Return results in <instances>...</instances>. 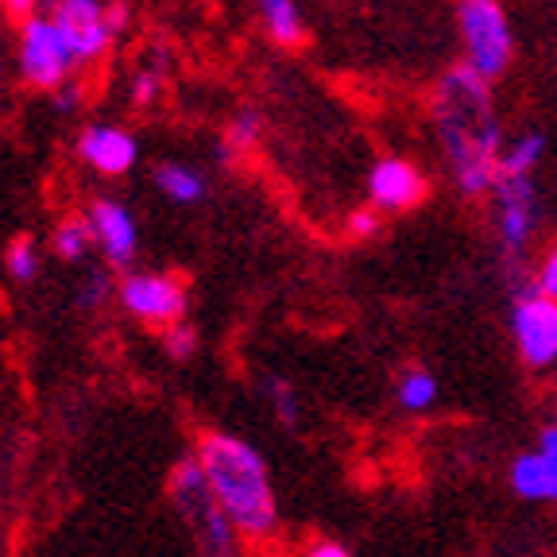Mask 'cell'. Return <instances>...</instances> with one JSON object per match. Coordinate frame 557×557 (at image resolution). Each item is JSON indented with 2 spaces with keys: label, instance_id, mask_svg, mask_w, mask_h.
Returning <instances> with one entry per match:
<instances>
[{
  "label": "cell",
  "instance_id": "83f0119b",
  "mask_svg": "<svg viewBox=\"0 0 557 557\" xmlns=\"http://www.w3.org/2000/svg\"><path fill=\"white\" fill-rule=\"evenodd\" d=\"M0 4H4V12H9V16L27 20V16H32L35 4H44V0H0Z\"/></svg>",
  "mask_w": 557,
  "mask_h": 557
},
{
  "label": "cell",
  "instance_id": "7402d4cb",
  "mask_svg": "<svg viewBox=\"0 0 557 557\" xmlns=\"http://www.w3.org/2000/svg\"><path fill=\"white\" fill-rule=\"evenodd\" d=\"M163 345H166V357L171 360H190L194 352H198V330L183 318V322L166 325Z\"/></svg>",
  "mask_w": 557,
  "mask_h": 557
},
{
  "label": "cell",
  "instance_id": "5b68a950",
  "mask_svg": "<svg viewBox=\"0 0 557 557\" xmlns=\"http://www.w3.org/2000/svg\"><path fill=\"white\" fill-rule=\"evenodd\" d=\"M51 9L54 27L66 44L70 66L78 70L101 62L109 44H113V27L104 20V4H97V0H54Z\"/></svg>",
  "mask_w": 557,
  "mask_h": 557
},
{
  "label": "cell",
  "instance_id": "4316f807",
  "mask_svg": "<svg viewBox=\"0 0 557 557\" xmlns=\"http://www.w3.org/2000/svg\"><path fill=\"white\" fill-rule=\"evenodd\" d=\"M306 557H352L341 542H313L310 549H306Z\"/></svg>",
  "mask_w": 557,
  "mask_h": 557
},
{
  "label": "cell",
  "instance_id": "4dcf8cb0",
  "mask_svg": "<svg viewBox=\"0 0 557 557\" xmlns=\"http://www.w3.org/2000/svg\"><path fill=\"white\" fill-rule=\"evenodd\" d=\"M78 97H82V89H78V86H59V97H54V101H59L62 113H70V109L78 104Z\"/></svg>",
  "mask_w": 557,
  "mask_h": 557
},
{
  "label": "cell",
  "instance_id": "5bb4252c",
  "mask_svg": "<svg viewBox=\"0 0 557 557\" xmlns=\"http://www.w3.org/2000/svg\"><path fill=\"white\" fill-rule=\"evenodd\" d=\"M260 16H263L268 35L278 47H302L306 44V32H302V20H298L295 0H260Z\"/></svg>",
  "mask_w": 557,
  "mask_h": 557
},
{
  "label": "cell",
  "instance_id": "d6a6232c",
  "mask_svg": "<svg viewBox=\"0 0 557 557\" xmlns=\"http://www.w3.org/2000/svg\"><path fill=\"white\" fill-rule=\"evenodd\" d=\"M206 557H209V554H206Z\"/></svg>",
  "mask_w": 557,
  "mask_h": 557
},
{
  "label": "cell",
  "instance_id": "30bf717a",
  "mask_svg": "<svg viewBox=\"0 0 557 557\" xmlns=\"http://www.w3.org/2000/svg\"><path fill=\"white\" fill-rule=\"evenodd\" d=\"M89 221H94L97 244L104 248V260L113 263V268H128L132 256H136V244H139L136 221H132L128 206L97 198L94 206H89Z\"/></svg>",
  "mask_w": 557,
  "mask_h": 557
},
{
  "label": "cell",
  "instance_id": "9a60e30c",
  "mask_svg": "<svg viewBox=\"0 0 557 557\" xmlns=\"http://www.w3.org/2000/svg\"><path fill=\"white\" fill-rule=\"evenodd\" d=\"M395 399L407 414H426L437 403V375L426 368H407L395 383Z\"/></svg>",
  "mask_w": 557,
  "mask_h": 557
},
{
  "label": "cell",
  "instance_id": "f546056e",
  "mask_svg": "<svg viewBox=\"0 0 557 557\" xmlns=\"http://www.w3.org/2000/svg\"><path fill=\"white\" fill-rule=\"evenodd\" d=\"M539 449H546L557 457V422H546V426L539 430Z\"/></svg>",
  "mask_w": 557,
  "mask_h": 557
},
{
  "label": "cell",
  "instance_id": "ac0fdd59",
  "mask_svg": "<svg viewBox=\"0 0 557 557\" xmlns=\"http://www.w3.org/2000/svg\"><path fill=\"white\" fill-rule=\"evenodd\" d=\"M256 139H260V116H256V113H240L225 128V144H221V156H225V159H244L248 151L256 148Z\"/></svg>",
  "mask_w": 557,
  "mask_h": 557
},
{
  "label": "cell",
  "instance_id": "ffe728a7",
  "mask_svg": "<svg viewBox=\"0 0 557 557\" xmlns=\"http://www.w3.org/2000/svg\"><path fill=\"white\" fill-rule=\"evenodd\" d=\"M539 156H542L539 132H534V136H522L507 156H499V178H504V174H531V166L539 163Z\"/></svg>",
  "mask_w": 557,
  "mask_h": 557
},
{
  "label": "cell",
  "instance_id": "cb8c5ba5",
  "mask_svg": "<svg viewBox=\"0 0 557 557\" xmlns=\"http://www.w3.org/2000/svg\"><path fill=\"white\" fill-rule=\"evenodd\" d=\"M539 290H546V295L557 298V244L546 252V260H542L539 268Z\"/></svg>",
  "mask_w": 557,
  "mask_h": 557
},
{
  "label": "cell",
  "instance_id": "44dd1931",
  "mask_svg": "<svg viewBox=\"0 0 557 557\" xmlns=\"http://www.w3.org/2000/svg\"><path fill=\"white\" fill-rule=\"evenodd\" d=\"M268 395H271V410H275L278 426H283V430H295V426H298L295 387H290L287 380H271V383H268Z\"/></svg>",
  "mask_w": 557,
  "mask_h": 557
},
{
  "label": "cell",
  "instance_id": "d4e9b609",
  "mask_svg": "<svg viewBox=\"0 0 557 557\" xmlns=\"http://www.w3.org/2000/svg\"><path fill=\"white\" fill-rule=\"evenodd\" d=\"M348 228H352V236H372L375 228H380V218H375L372 209H357V213L348 218Z\"/></svg>",
  "mask_w": 557,
  "mask_h": 557
},
{
  "label": "cell",
  "instance_id": "8992f818",
  "mask_svg": "<svg viewBox=\"0 0 557 557\" xmlns=\"http://www.w3.org/2000/svg\"><path fill=\"white\" fill-rule=\"evenodd\" d=\"M121 306L144 325H174L183 322L190 310V295L186 283L174 275H159V271H139L121 283Z\"/></svg>",
  "mask_w": 557,
  "mask_h": 557
},
{
  "label": "cell",
  "instance_id": "3957f363",
  "mask_svg": "<svg viewBox=\"0 0 557 557\" xmlns=\"http://www.w3.org/2000/svg\"><path fill=\"white\" fill-rule=\"evenodd\" d=\"M457 24L465 35L469 66H476L487 82L499 78L511 66V24L504 16L499 0H457Z\"/></svg>",
  "mask_w": 557,
  "mask_h": 557
},
{
  "label": "cell",
  "instance_id": "7a4b0ae2",
  "mask_svg": "<svg viewBox=\"0 0 557 557\" xmlns=\"http://www.w3.org/2000/svg\"><path fill=\"white\" fill-rule=\"evenodd\" d=\"M198 461L206 465L209 487L236 531L244 539H268L278 527V504L260 449L225 430H209L198 442Z\"/></svg>",
  "mask_w": 557,
  "mask_h": 557
},
{
  "label": "cell",
  "instance_id": "484cf974",
  "mask_svg": "<svg viewBox=\"0 0 557 557\" xmlns=\"http://www.w3.org/2000/svg\"><path fill=\"white\" fill-rule=\"evenodd\" d=\"M104 20H109V27H113V35H121V27L128 24V4H124V0H116V4H109V9H104Z\"/></svg>",
  "mask_w": 557,
  "mask_h": 557
},
{
  "label": "cell",
  "instance_id": "2e32d148",
  "mask_svg": "<svg viewBox=\"0 0 557 557\" xmlns=\"http://www.w3.org/2000/svg\"><path fill=\"white\" fill-rule=\"evenodd\" d=\"M156 186L171 201H183V206H190V201H201V194H206L201 174L190 171V166H183V163H159L156 166Z\"/></svg>",
  "mask_w": 557,
  "mask_h": 557
},
{
  "label": "cell",
  "instance_id": "f1b7e54d",
  "mask_svg": "<svg viewBox=\"0 0 557 557\" xmlns=\"http://www.w3.org/2000/svg\"><path fill=\"white\" fill-rule=\"evenodd\" d=\"M101 298H104V275H94V283L82 290V306H101Z\"/></svg>",
  "mask_w": 557,
  "mask_h": 557
},
{
  "label": "cell",
  "instance_id": "d6986e66",
  "mask_svg": "<svg viewBox=\"0 0 557 557\" xmlns=\"http://www.w3.org/2000/svg\"><path fill=\"white\" fill-rule=\"evenodd\" d=\"M4 268H9V275L20 278V283H32V278L39 275V248H35L32 236H16V240L9 244Z\"/></svg>",
  "mask_w": 557,
  "mask_h": 557
},
{
  "label": "cell",
  "instance_id": "1f68e13d",
  "mask_svg": "<svg viewBox=\"0 0 557 557\" xmlns=\"http://www.w3.org/2000/svg\"><path fill=\"white\" fill-rule=\"evenodd\" d=\"M554 422H557V395H554Z\"/></svg>",
  "mask_w": 557,
  "mask_h": 557
},
{
  "label": "cell",
  "instance_id": "6da1fadb",
  "mask_svg": "<svg viewBox=\"0 0 557 557\" xmlns=\"http://www.w3.org/2000/svg\"><path fill=\"white\" fill-rule=\"evenodd\" d=\"M434 121L453 159V174L469 198L496 190L499 178V124L487 78L476 66H457L434 94Z\"/></svg>",
  "mask_w": 557,
  "mask_h": 557
},
{
  "label": "cell",
  "instance_id": "4fadbf2b",
  "mask_svg": "<svg viewBox=\"0 0 557 557\" xmlns=\"http://www.w3.org/2000/svg\"><path fill=\"white\" fill-rule=\"evenodd\" d=\"M171 499H174V507L186 515V519H194L201 507H209L213 499H218V496H213V487H209L206 465L198 461V453L174 465V472H171Z\"/></svg>",
  "mask_w": 557,
  "mask_h": 557
},
{
  "label": "cell",
  "instance_id": "52a82bcc",
  "mask_svg": "<svg viewBox=\"0 0 557 557\" xmlns=\"http://www.w3.org/2000/svg\"><path fill=\"white\" fill-rule=\"evenodd\" d=\"M70 54L59 27L47 16H27L20 27V74L35 89H59L70 78Z\"/></svg>",
  "mask_w": 557,
  "mask_h": 557
},
{
  "label": "cell",
  "instance_id": "7c38bea8",
  "mask_svg": "<svg viewBox=\"0 0 557 557\" xmlns=\"http://www.w3.org/2000/svg\"><path fill=\"white\" fill-rule=\"evenodd\" d=\"M511 487L531 504H557V457L546 449L519 453L511 461Z\"/></svg>",
  "mask_w": 557,
  "mask_h": 557
},
{
  "label": "cell",
  "instance_id": "e0dca14e",
  "mask_svg": "<svg viewBox=\"0 0 557 557\" xmlns=\"http://www.w3.org/2000/svg\"><path fill=\"white\" fill-rule=\"evenodd\" d=\"M89 240H97L94 221L89 218H66V221H59V228H54L51 248L62 256V260H82V256L89 252Z\"/></svg>",
  "mask_w": 557,
  "mask_h": 557
},
{
  "label": "cell",
  "instance_id": "8fae6325",
  "mask_svg": "<svg viewBox=\"0 0 557 557\" xmlns=\"http://www.w3.org/2000/svg\"><path fill=\"white\" fill-rule=\"evenodd\" d=\"M78 156L101 174H124L136 166L139 148L124 128H113V124H89L78 139Z\"/></svg>",
  "mask_w": 557,
  "mask_h": 557
},
{
  "label": "cell",
  "instance_id": "277c9868",
  "mask_svg": "<svg viewBox=\"0 0 557 557\" xmlns=\"http://www.w3.org/2000/svg\"><path fill=\"white\" fill-rule=\"evenodd\" d=\"M511 333L519 348L522 364L531 368H554L557 364V298L539 290H522L511 310Z\"/></svg>",
  "mask_w": 557,
  "mask_h": 557
},
{
  "label": "cell",
  "instance_id": "ba28073f",
  "mask_svg": "<svg viewBox=\"0 0 557 557\" xmlns=\"http://www.w3.org/2000/svg\"><path fill=\"white\" fill-rule=\"evenodd\" d=\"M496 221L499 240L507 252H522L539 225V198H534L531 174H504L496 178Z\"/></svg>",
  "mask_w": 557,
  "mask_h": 557
},
{
  "label": "cell",
  "instance_id": "603a6c76",
  "mask_svg": "<svg viewBox=\"0 0 557 557\" xmlns=\"http://www.w3.org/2000/svg\"><path fill=\"white\" fill-rule=\"evenodd\" d=\"M156 97H159V74L156 70H139L136 82H132V101H136L139 109H148Z\"/></svg>",
  "mask_w": 557,
  "mask_h": 557
},
{
  "label": "cell",
  "instance_id": "9c48e42d",
  "mask_svg": "<svg viewBox=\"0 0 557 557\" xmlns=\"http://www.w3.org/2000/svg\"><path fill=\"white\" fill-rule=\"evenodd\" d=\"M368 194H372L375 209L407 213V209H414L418 201L426 198V178L407 159H380L372 166V178H368Z\"/></svg>",
  "mask_w": 557,
  "mask_h": 557
}]
</instances>
